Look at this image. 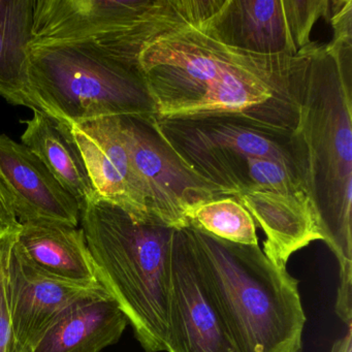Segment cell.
<instances>
[{"label": "cell", "instance_id": "cell-1", "mask_svg": "<svg viewBox=\"0 0 352 352\" xmlns=\"http://www.w3.org/2000/svg\"><path fill=\"white\" fill-rule=\"evenodd\" d=\"M352 40L333 38L307 54L292 135L298 175L321 240L339 263L336 313L352 322Z\"/></svg>", "mask_w": 352, "mask_h": 352}, {"label": "cell", "instance_id": "cell-2", "mask_svg": "<svg viewBox=\"0 0 352 352\" xmlns=\"http://www.w3.org/2000/svg\"><path fill=\"white\" fill-rule=\"evenodd\" d=\"M199 270L240 352H300L306 315L298 280L259 245L187 226Z\"/></svg>", "mask_w": 352, "mask_h": 352}, {"label": "cell", "instance_id": "cell-3", "mask_svg": "<svg viewBox=\"0 0 352 352\" xmlns=\"http://www.w3.org/2000/svg\"><path fill=\"white\" fill-rule=\"evenodd\" d=\"M80 223L100 283L120 307L144 351H166L176 230L98 197L81 210Z\"/></svg>", "mask_w": 352, "mask_h": 352}, {"label": "cell", "instance_id": "cell-4", "mask_svg": "<svg viewBox=\"0 0 352 352\" xmlns=\"http://www.w3.org/2000/svg\"><path fill=\"white\" fill-rule=\"evenodd\" d=\"M28 80L38 110L63 122L155 116L137 67L96 43L30 47Z\"/></svg>", "mask_w": 352, "mask_h": 352}, {"label": "cell", "instance_id": "cell-5", "mask_svg": "<svg viewBox=\"0 0 352 352\" xmlns=\"http://www.w3.org/2000/svg\"><path fill=\"white\" fill-rule=\"evenodd\" d=\"M151 123L175 155L224 197L250 188L249 174L257 158L282 164L300 180L292 133L288 131L236 114L153 116Z\"/></svg>", "mask_w": 352, "mask_h": 352}, {"label": "cell", "instance_id": "cell-6", "mask_svg": "<svg viewBox=\"0 0 352 352\" xmlns=\"http://www.w3.org/2000/svg\"><path fill=\"white\" fill-rule=\"evenodd\" d=\"M214 16L168 30L140 50L135 67L156 118L186 116L228 72L258 55L220 42L212 28Z\"/></svg>", "mask_w": 352, "mask_h": 352}, {"label": "cell", "instance_id": "cell-7", "mask_svg": "<svg viewBox=\"0 0 352 352\" xmlns=\"http://www.w3.org/2000/svg\"><path fill=\"white\" fill-rule=\"evenodd\" d=\"M184 7V0H36L30 47L142 41Z\"/></svg>", "mask_w": 352, "mask_h": 352}, {"label": "cell", "instance_id": "cell-8", "mask_svg": "<svg viewBox=\"0 0 352 352\" xmlns=\"http://www.w3.org/2000/svg\"><path fill=\"white\" fill-rule=\"evenodd\" d=\"M335 0H226L212 28L220 42L245 52L296 57L312 48L311 32L329 22Z\"/></svg>", "mask_w": 352, "mask_h": 352}, {"label": "cell", "instance_id": "cell-9", "mask_svg": "<svg viewBox=\"0 0 352 352\" xmlns=\"http://www.w3.org/2000/svg\"><path fill=\"white\" fill-rule=\"evenodd\" d=\"M151 119L120 117L123 137L150 213L181 230L189 226L187 214L193 208L224 195L175 155L152 126Z\"/></svg>", "mask_w": 352, "mask_h": 352}, {"label": "cell", "instance_id": "cell-10", "mask_svg": "<svg viewBox=\"0 0 352 352\" xmlns=\"http://www.w3.org/2000/svg\"><path fill=\"white\" fill-rule=\"evenodd\" d=\"M166 352H240L204 280L186 228L173 236Z\"/></svg>", "mask_w": 352, "mask_h": 352}, {"label": "cell", "instance_id": "cell-11", "mask_svg": "<svg viewBox=\"0 0 352 352\" xmlns=\"http://www.w3.org/2000/svg\"><path fill=\"white\" fill-rule=\"evenodd\" d=\"M67 124L79 148L96 197L119 206L135 217L154 218L150 213L145 191L133 170L120 117Z\"/></svg>", "mask_w": 352, "mask_h": 352}, {"label": "cell", "instance_id": "cell-12", "mask_svg": "<svg viewBox=\"0 0 352 352\" xmlns=\"http://www.w3.org/2000/svg\"><path fill=\"white\" fill-rule=\"evenodd\" d=\"M9 287L13 331L11 352H30L67 307L91 292L104 289L102 285L63 281L41 271L16 243L10 258Z\"/></svg>", "mask_w": 352, "mask_h": 352}, {"label": "cell", "instance_id": "cell-13", "mask_svg": "<svg viewBox=\"0 0 352 352\" xmlns=\"http://www.w3.org/2000/svg\"><path fill=\"white\" fill-rule=\"evenodd\" d=\"M0 182L11 197L19 223L50 221L79 226L81 211L75 197L34 152L7 135H0Z\"/></svg>", "mask_w": 352, "mask_h": 352}, {"label": "cell", "instance_id": "cell-14", "mask_svg": "<svg viewBox=\"0 0 352 352\" xmlns=\"http://www.w3.org/2000/svg\"><path fill=\"white\" fill-rule=\"evenodd\" d=\"M232 197L265 232L263 251L276 265L286 267L294 252L321 240L314 211L305 192L248 189Z\"/></svg>", "mask_w": 352, "mask_h": 352}, {"label": "cell", "instance_id": "cell-15", "mask_svg": "<svg viewBox=\"0 0 352 352\" xmlns=\"http://www.w3.org/2000/svg\"><path fill=\"white\" fill-rule=\"evenodd\" d=\"M127 324L114 298L100 289L67 307L30 352H100L119 341Z\"/></svg>", "mask_w": 352, "mask_h": 352}, {"label": "cell", "instance_id": "cell-16", "mask_svg": "<svg viewBox=\"0 0 352 352\" xmlns=\"http://www.w3.org/2000/svg\"><path fill=\"white\" fill-rule=\"evenodd\" d=\"M18 245L41 271L63 281L102 285L83 230L59 222L20 223Z\"/></svg>", "mask_w": 352, "mask_h": 352}, {"label": "cell", "instance_id": "cell-17", "mask_svg": "<svg viewBox=\"0 0 352 352\" xmlns=\"http://www.w3.org/2000/svg\"><path fill=\"white\" fill-rule=\"evenodd\" d=\"M22 122L26 127L21 143L42 160L59 184L75 197L81 211L98 197L69 125L41 111H34L32 118Z\"/></svg>", "mask_w": 352, "mask_h": 352}, {"label": "cell", "instance_id": "cell-18", "mask_svg": "<svg viewBox=\"0 0 352 352\" xmlns=\"http://www.w3.org/2000/svg\"><path fill=\"white\" fill-rule=\"evenodd\" d=\"M36 0H0V98L38 111L28 80V55Z\"/></svg>", "mask_w": 352, "mask_h": 352}, {"label": "cell", "instance_id": "cell-19", "mask_svg": "<svg viewBox=\"0 0 352 352\" xmlns=\"http://www.w3.org/2000/svg\"><path fill=\"white\" fill-rule=\"evenodd\" d=\"M187 219L189 226L221 240L236 244H258L252 217L234 197H217L201 204L187 214Z\"/></svg>", "mask_w": 352, "mask_h": 352}, {"label": "cell", "instance_id": "cell-20", "mask_svg": "<svg viewBox=\"0 0 352 352\" xmlns=\"http://www.w3.org/2000/svg\"><path fill=\"white\" fill-rule=\"evenodd\" d=\"M19 226L0 230V352H11L12 314L10 300L9 265Z\"/></svg>", "mask_w": 352, "mask_h": 352}, {"label": "cell", "instance_id": "cell-21", "mask_svg": "<svg viewBox=\"0 0 352 352\" xmlns=\"http://www.w3.org/2000/svg\"><path fill=\"white\" fill-rule=\"evenodd\" d=\"M19 224L12 206L11 197L3 183L0 182V230L15 228Z\"/></svg>", "mask_w": 352, "mask_h": 352}, {"label": "cell", "instance_id": "cell-22", "mask_svg": "<svg viewBox=\"0 0 352 352\" xmlns=\"http://www.w3.org/2000/svg\"><path fill=\"white\" fill-rule=\"evenodd\" d=\"M352 325L348 327L347 333L338 339L331 346V352H352Z\"/></svg>", "mask_w": 352, "mask_h": 352}]
</instances>
